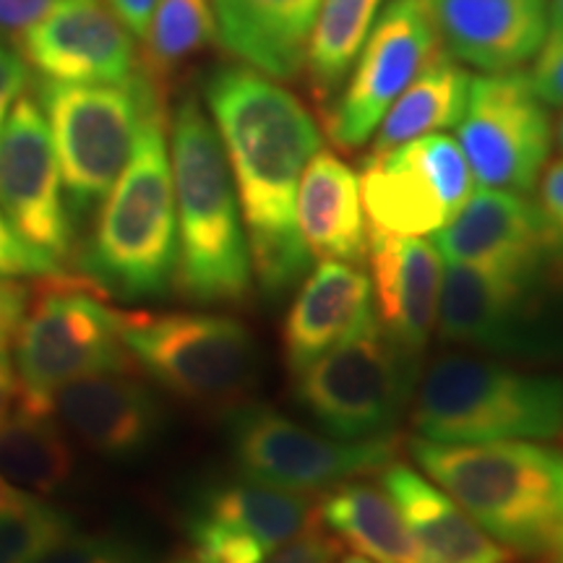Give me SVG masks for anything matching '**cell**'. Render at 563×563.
<instances>
[{"mask_svg": "<svg viewBox=\"0 0 563 563\" xmlns=\"http://www.w3.org/2000/svg\"><path fill=\"white\" fill-rule=\"evenodd\" d=\"M207 102L241 201L253 277L264 298L282 300L313 264L295 199L308 159L321 150L319 125L290 89L253 68L217 70Z\"/></svg>", "mask_w": 563, "mask_h": 563, "instance_id": "obj_1", "label": "cell"}, {"mask_svg": "<svg viewBox=\"0 0 563 563\" xmlns=\"http://www.w3.org/2000/svg\"><path fill=\"white\" fill-rule=\"evenodd\" d=\"M316 519L311 493L262 481L209 485L186 514V555L191 563H264L306 532Z\"/></svg>", "mask_w": 563, "mask_h": 563, "instance_id": "obj_14", "label": "cell"}, {"mask_svg": "<svg viewBox=\"0 0 563 563\" xmlns=\"http://www.w3.org/2000/svg\"><path fill=\"white\" fill-rule=\"evenodd\" d=\"M55 0H0V42H21L26 32L53 9Z\"/></svg>", "mask_w": 563, "mask_h": 563, "instance_id": "obj_36", "label": "cell"}, {"mask_svg": "<svg viewBox=\"0 0 563 563\" xmlns=\"http://www.w3.org/2000/svg\"><path fill=\"white\" fill-rule=\"evenodd\" d=\"M540 209L553 232L555 249L563 251V157L548 165L540 183Z\"/></svg>", "mask_w": 563, "mask_h": 563, "instance_id": "obj_38", "label": "cell"}, {"mask_svg": "<svg viewBox=\"0 0 563 563\" xmlns=\"http://www.w3.org/2000/svg\"><path fill=\"white\" fill-rule=\"evenodd\" d=\"M534 292L475 266L449 262L441 282L439 332L446 342L477 350H527Z\"/></svg>", "mask_w": 563, "mask_h": 563, "instance_id": "obj_21", "label": "cell"}, {"mask_svg": "<svg viewBox=\"0 0 563 563\" xmlns=\"http://www.w3.org/2000/svg\"><path fill=\"white\" fill-rule=\"evenodd\" d=\"M230 452L243 477L313 493L384 473L397 456V441H342L313 433L272 407L249 405L230 418Z\"/></svg>", "mask_w": 563, "mask_h": 563, "instance_id": "obj_10", "label": "cell"}, {"mask_svg": "<svg viewBox=\"0 0 563 563\" xmlns=\"http://www.w3.org/2000/svg\"><path fill=\"white\" fill-rule=\"evenodd\" d=\"M555 139H559V146L563 150V115H561V121H559V129H555Z\"/></svg>", "mask_w": 563, "mask_h": 563, "instance_id": "obj_44", "label": "cell"}, {"mask_svg": "<svg viewBox=\"0 0 563 563\" xmlns=\"http://www.w3.org/2000/svg\"><path fill=\"white\" fill-rule=\"evenodd\" d=\"M435 249L449 262L467 264L514 285L540 290L555 251L543 209L525 194L481 188L435 232Z\"/></svg>", "mask_w": 563, "mask_h": 563, "instance_id": "obj_16", "label": "cell"}, {"mask_svg": "<svg viewBox=\"0 0 563 563\" xmlns=\"http://www.w3.org/2000/svg\"><path fill=\"white\" fill-rule=\"evenodd\" d=\"M298 232L311 256L361 264L368 256V224L361 183L350 165L319 150L302 170L295 199Z\"/></svg>", "mask_w": 563, "mask_h": 563, "instance_id": "obj_22", "label": "cell"}, {"mask_svg": "<svg viewBox=\"0 0 563 563\" xmlns=\"http://www.w3.org/2000/svg\"><path fill=\"white\" fill-rule=\"evenodd\" d=\"M378 9L382 0H321L302 63L316 100L327 102L347 79Z\"/></svg>", "mask_w": 563, "mask_h": 563, "instance_id": "obj_29", "label": "cell"}, {"mask_svg": "<svg viewBox=\"0 0 563 563\" xmlns=\"http://www.w3.org/2000/svg\"><path fill=\"white\" fill-rule=\"evenodd\" d=\"M456 129L475 186L532 191L551 154L553 129L530 76L519 70L473 76Z\"/></svg>", "mask_w": 563, "mask_h": 563, "instance_id": "obj_12", "label": "cell"}, {"mask_svg": "<svg viewBox=\"0 0 563 563\" xmlns=\"http://www.w3.org/2000/svg\"><path fill=\"white\" fill-rule=\"evenodd\" d=\"M68 532L66 511L0 477V563H32Z\"/></svg>", "mask_w": 563, "mask_h": 563, "instance_id": "obj_31", "label": "cell"}, {"mask_svg": "<svg viewBox=\"0 0 563 563\" xmlns=\"http://www.w3.org/2000/svg\"><path fill=\"white\" fill-rule=\"evenodd\" d=\"M527 76L540 102L563 108V34H548Z\"/></svg>", "mask_w": 563, "mask_h": 563, "instance_id": "obj_34", "label": "cell"}, {"mask_svg": "<svg viewBox=\"0 0 563 563\" xmlns=\"http://www.w3.org/2000/svg\"><path fill=\"white\" fill-rule=\"evenodd\" d=\"M420 363L384 332L373 306L319 361L295 373V399L329 435H389L412 399Z\"/></svg>", "mask_w": 563, "mask_h": 563, "instance_id": "obj_8", "label": "cell"}, {"mask_svg": "<svg viewBox=\"0 0 563 563\" xmlns=\"http://www.w3.org/2000/svg\"><path fill=\"white\" fill-rule=\"evenodd\" d=\"M74 473L68 435L51 412L21 405L0 422V477L21 490L51 496Z\"/></svg>", "mask_w": 563, "mask_h": 563, "instance_id": "obj_28", "label": "cell"}, {"mask_svg": "<svg viewBox=\"0 0 563 563\" xmlns=\"http://www.w3.org/2000/svg\"><path fill=\"white\" fill-rule=\"evenodd\" d=\"M123 344L154 382L201 407H232L253 389L251 329L214 313H123Z\"/></svg>", "mask_w": 563, "mask_h": 563, "instance_id": "obj_9", "label": "cell"}, {"mask_svg": "<svg viewBox=\"0 0 563 563\" xmlns=\"http://www.w3.org/2000/svg\"><path fill=\"white\" fill-rule=\"evenodd\" d=\"M0 211L26 243L63 264L74 253V217L51 129L37 97L21 95L0 129Z\"/></svg>", "mask_w": 563, "mask_h": 563, "instance_id": "obj_15", "label": "cell"}, {"mask_svg": "<svg viewBox=\"0 0 563 563\" xmlns=\"http://www.w3.org/2000/svg\"><path fill=\"white\" fill-rule=\"evenodd\" d=\"M449 58L504 74L538 55L548 0H422Z\"/></svg>", "mask_w": 563, "mask_h": 563, "instance_id": "obj_20", "label": "cell"}, {"mask_svg": "<svg viewBox=\"0 0 563 563\" xmlns=\"http://www.w3.org/2000/svg\"><path fill=\"white\" fill-rule=\"evenodd\" d=\"M26 81H30V66L21 58L13 45L0 42V129L13 108V102L24 95Z\"/></svg>", "mask_w": 563, "mask_h": 563, "instance_id": "obj_37", "label": "cell"}, {"mask_svg": "<svg viewBox=\"0 0 563 563\" xmlns=\"http://www.w3.org/2000/svg\"><path fill=\"white\" fill-rule=\"evenodd\" d=\"M443 53L439 34L422 0H389L373 21L361 58L334 108L327 112V133L334 146L355 152L376 133L415 76Z\"/></svg>", "mask_w": 563, "mask_h": 563, "instance_id": "obj_13", "label": "cell"}, {"mask_svg": "<svg viewBox=\"0 0 563 563\" xmlns=\"http://www.w3.org/2000/svg\"><path fill=\"white\" fill-rule=\"evenodd\" d=\"M382 485L402 511L428 563L511 561V553L498 545L449 493L435 488L407 464L391 462L382 473Z\"/></svg>", "mask_w": 563, "mask_h": 563, "instance_id": "obj_25", "label": "cell"}, {"mask_svg": "<svg viewBox=\"0 0 563 563\" xmlns=\"http://www.w3.org/2000/svg\"><path fill=\"white\" fill-rule=\"evenodd\" d=\"M45 81L123 84L136 76V42L104 0H55L19 42Z\"/></svg>", "mask_w": 563, "mask_h": 563, "instance_id": "obj_17", "label": "cell"}, {"mask_svg": "<svg viewBox=\"0 0 563 563\" xmlns=\"http://www.w3.org/2000/svg\"><path fill=\"white\" fill-rule=\"evenodd\" d=\"M32 563H154L136 540L115 532H68Z\"/></svg>", "mask_w": 563, "mask_h": 563, "instance_id": "obj_32", "label": "cell"}, {"mask_svg": "<svg viewBox=\"0 0 563 563\" xmlns=\"http://www.w3.org/2000/svg\"><path fill=\"white\" fill-rule=\"evenodd\" d=\"M19 402L47 410L60 386L102 371H131L123 313L84 277H45L13 334Z\"/></svg>", "mask_w": 563, "mask_h": 563, "instance_id": "obj_6", "label": "cell"}, {"mask_svg": "<svg viewBox=\"0 0 563 563\" xmlns=\"http://www.w3.org/2000/svg\"><path fill=\"white\" fill-rule=\"evenodd\" d=\"M53 274H60V266L26 243L9 222V217L0 211V279H45L53 277Z\"/></svg>", "mask_w": 563, "mask_h": 563, "instance_id": "obj_33", "label": "cell"}, {"mask_svg": "<svg viewBox=\"0 0 563 563\" xmlns=\"http://www.w3.org/2000/svg\"><path fill=\"white\" fill-rule=\"evenodd\" d=\"M473 76L456 66L446 51L435 55L426 68L415 76L410 87L394 100L382 125L376 129L371 154H384L407 141L428 136L431 131H443L460 125L467 91Z\"/></svg>", "mask_w": 563, "mask_h": 563, "instance_id": "obj_27", "label": "cell"}, {"mask_svg": "<svg viewBox=\"0 0 563 563\" xmlns=\"http://www.w3.org/2000/svg\"><path fill=\"white\" fill-rule=\"evenodd\" d=\"M321 0H214L222 45L269 79H292L306 63Z\"/></svg>", "mask_w": 563, "mask_h": 563, "instance_id": "obj_24", "label": "cell"}, {"mask_svg": "<svg viewBox=\"0 0 563 563\" xmlns=\"http://www.w3.org/2000/svg\"><path fill=\"white\" fill-rule=\"evenodd\" d=\"M19 397V382H16V368L9 355V347H0V422L9 418Z\"/></svg>", "mask_w": 563, "mask_h": 563, "instance_id": "obj_41", "label": "cell"}, {"mask_svg": "<svg viewBox=\"0 0 563 563\" xmlns=\"http://www.w3.org/2000/svg\"><path fill=\"white\" fill-rule=\"evenodd\" d=\"M32 290L16 279H0V347H9L16 334Z\"/></svg>", "mask_w": 563, "mask_h": 563, "instance_id": "obj_39", "label": "cell"}, {"mask_svg": "<svg viewBox=\"0 0 563 563\" xmlns=\"http://www.w3.org/2000/svg\"><path fill=\"white\" fill-rule=\"evenodd\" d=\"M37 102L51 129L70 217L100 203L129 162L146 112L165 97L136 74L123 84L40 81Z\"/></svg>", "mask_w": 563, "mask_h": 563, "instance_id": "obj_7", "label": "cell"}, {"mask_svg": "<svg viewBox=\"0 0 563 563\" xmlns=\"http://www.w3.org/2000/svg\"><path fill=\"white\" fill-rule=\"evenodd\" d=\"M47 410L63 431L110 460H133L150 452L165 428L159 399L129 371L76 378L53 394Z\"/></svg>", "mask_w": 563, "mask_h": 563, "instance_id": "obj_18", "label": "cell"}, {"mask_svg": "<svg viewBox=\"0 0 563 563\" xmlns=\"http://www.w3.org/2000/svg\"><path fill=\"white\" fill-rule=\"evenodd\" d=\"M412 428L439 443L555 439L563 433V384L481 357H439L415 394Z\"/></svg>", "mask_w": 563, "mask_h": 563, "instance_id": "obj_5", "label": "cell"}, {"mask_svg": "<svg viewBox=\"0 0 563 563\" xmlns=\"http://www.w3.org/2000/svg\"><path fill=\"white\" fill-rule=\"evenodd\" d=\"M371 306V277L361 266L323 262L302 282L282 327V350L292 376L334 347Z\"/></svg>", "mask_w": 563, "mask_h": 563, "instance_id": "obj_23", "label": "cell"}, {"mask_svg": "<svg viewBox=\"0 0 563 563\" xmlns=\"http://www.w3.org/2000/svg\"><path fill=\"white\" fill-rule=\"evenodd\" d=\"M540 563H563V553H561V555H553V559H545V561H540Z\"/></svg>", "mask_w": 563, "mask_h": 563, "instance_id": "obj_45", "label": "cell"}, {"mask_svg": "<svg viewBox=\"0 0 563 563\" xmlns=\"http://www.w3.org/2000/svg\"><path fill=\"white\" fill-rule=\"evenodd\" d=\"M217 34L209 0H157L144 32L141 76L165 97V84L183 60L207 47Z\"/></svg>", "mask_w": 563, "mask_h": 563, "instance_id": "obj_30", "label": "cell"}, {"mask_svg": "<svg viewBox=\"0 0 563 563\" xmlns=\"http://www.w3.org/2000/svg\"><path fill=\"white\" fill-rule=\"evenodd\" d=\"M548 34H563V0L548 3Z\"/></svg>", "mask_w": 563, "mask_h": 563, "instance_id": "obj_42", "label": "cell"}, {"mask_svg": "<svg viewBox=\"0 0 563 563\" xmlns=\"http://www.w3.org/2000/svg\"><path fill=\"white\" fill-rule=\"evenodd\" d=\"M104 3H108L112 13L123 21L125 30H129L133 37H144L157 0H104Z\"/></svg>", "mask_w": 563, "mask_h": 563, "instance_id": "obj_40", "label": "cell"}, {"mask_svg": "<svg viewBox=\"0 0 563 563\" xmlns=\"http://www.w3.org/2000/svg\"><path fill=\"white\" fill-rule=\"evenodd\" d=\"M170 167L178 217L175 287L199 306H241L253 290L243 211L222 141L196 97H186L173 115Z\"/></svg>", "mask_w": 563, "mask_h": 563, "instance_id": "obj_3", "label": "cell"}, {"mask_svg": "<svg viewBox=\"0 0 563 563\" xmlns=\"http://www.w3.org/2000/svg\"><path fill=\"white\" fill-rule=\"evenodd\" d=\"M371 290L376 319L405 355L420 363L435 323L443 266L435 245L420 238H399L368 230Z\"/></svg>", "mask_w": 563, "mask_h": 563, "instance_id": "obj_19", "label": "cell"}, {"mask_svg": "<svg viewBox=\"0 0 563 563\" xmlns=\"http://www.w3.org/2000/svg\"><path fill=\"white\" fill-rule=\"evenodd\" d=\"M342 563H373V561L365 559V555H347Z\"/></svg>", "mask_w": 563, "mask_h": 563, "instance_id": "obj_43", "label": "cell"}, {"mask_svg": "<svg viewBox=\"0 0 563 563\" xmlns=\"http://www.w3.org/2000/svg\"><path fill=\"white\" fill-rule=\"evenodd\" d=\"M412 460L509 553H563V454L527 441L415 439Z\"/></svg>", "mask_w": 563, "mask_h": 563, "instance_id": "obj_2", "label": "cell"}, {"mask_svg": "<svg viewBox=\"0 0 563 563\" xmlns=\"http://www.w3.org/2000/svg\"><path fill=\"white\" fill-rule=\"evenodd\" d=\"M165 104L146 112L123 173L102 199L81 251V274L102 295L159 298L175 285L178 217Z\"/></svg>", "mask_w": 563, "mask_h": 563, "instance_id": "obj_4", "label": "cell"}, {"mask_svg": "<svg viewBox=\"0 0 563 563\" xmlns=\"http://www.w3.org/2000/svg\"><path fill=\"white\" fill-rule=\"evenodd\" d=\"M361 201L371 228L399 238L433 235L475 194V178L452 136L412 139L363 162Z\"/></svg>", "mask_w": 563, "mask_h": 563, "instance_id": "obj_11", "label": "cell"}, {"mask_svg": "<svg viewBox=\"0 0 563 563\" xmlns=\"http://www.w3.org/2000/svg\"><path fill=\"white\" fill-rule=\"evenodd\" d=\"M342 553V543L319 527H308L285 548L269 555L264 563H336Z\"/></svg>", "mask_w": 563, "mask_h": 563, "instance_id": "obj_35", "label": "cell"}, {"mask_svg": "<svg viewBox=\"0 0 563 563\" xmlns=\"http://www.w3.org/2000/svg\"><path fill=\"white\" fill-rule=\"evenodd\" d=\"M319 511L336 540L373 563H428L402 511L384 488L347 481L323 498Z\"/></svg>", "mask_w": 563, "mask_h": 563, "instance_id": "obj_26", "label": "cell"}]
</instances>
